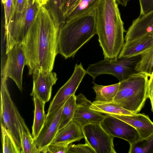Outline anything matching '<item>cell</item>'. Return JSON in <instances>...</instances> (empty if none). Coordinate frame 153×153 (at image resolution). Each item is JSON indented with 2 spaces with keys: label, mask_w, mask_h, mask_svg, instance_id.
I'll use <instances>...</instances> for the list:
<instances>
[{
  "label": "cell",
  "mask_w": 153,
  "mask_h": 153,
  "mask_svg": "<svg viewBox=\"0 0 153 153\" xmlns=\"http://www.w3.org/2000/svg\"><path fill=\"white\" fill-rule=\"evenodd\" d=\"M34 104V117L32 127V136L37 137L45 121L47 114L44 111L45 102L35 95L32 96Z\"/></svg>",
  "instance_id": "cell-20"
},
{
  "label": "cell",
  "mask_w": 153,
  "mask_h": 153,
  "mask_svg": "<svg viewBox=\"0 0 153 153\" xmlns=\"http://www.w3.org/2000/svg\"><path fill=\"white\" fill-rule=\"evenodd\" d=\"M130 0H116L118 4L122 6L126 7Z\"/></svg>",
  "instance_id": "cell-36"
},
{
  "label": "cell",
  "mask_w": 153,
  "mask_h": 153,
  "mask_svg": "<svg viewBox=\"0 0 153 153\" xmlns=\"http://www.w3.org/2000/svg\"><path fill=\"white\" fill-rule=\"evenodd\" d=\"M30 0H27V1L28 2V1H30Z\"/></svg>",
  "instance_id": "cell-40"
},
{
  "label": "cell",
  "mask_w": 153,
  "mask_h": 153,
  "mask_svg": "<svg viewBox=\"0 0 153 153\" xmlns=\"http://www.w3.org/2000/svg\"><path fill=\"white\" fill-rule=\"evenodd\" d=\"M90 108L100 114L109 115H130L134 114L113 101L101 102L95 101L92 103Z\"/></svg>",
  "instance_id": "cell-19"
},
{
  "label": "cell",
  "mask_w": 153,
  "mask_h": 153,
  "mask_svg": "<svg viewBox=\"0 0 153 153\" xmlns=\"http://www.w3.org/2000/svg\"><path fill=\"white\" fill-rule=\"evenodd\" d=\"M4 12V32H7L12 25L14 15V0H6L3 4Z\"/></svg>",
  "instance_id": "cell-28"
},
{
  "label": "cell",
  "mask_w": 153,
  "mask_h": 153,
  "mask_svg": "<svg viewBox=\"0 0 153 153\" xmlns=\"http://www.w3.org/2000/svg\"><path fill=\"white\" fill-rule=\"evenodd\" d=\"M50 0H33V2H35L39 7L45 5L47 4Z\"/></svg>",
  "instance_id": "cell-35"
},
{
  "label": "cell",
  "mask_w": 153,
  "mask_h": 153,
  "mask_svg": "<svg viewBox=\"0 0 153 153\" xmlns=\"http://www.w3.org/2000/svg\"><path fill=\"white\" fill-rule=\"evenodd\" d=\"M153 34V10L134 20L124 38L125 42Z\"/></svg>",
  "instance_id": "cell-14"
},
{
  "label": "cell",
  "mask_w": 153,
  "mask_h": 153,
  "mask_svg": "<svg viewBox=\"0 0 153 153\" xmlns=\"http://www.w3.org/2000/svg\"><path fill=\"white\" fill-rule=\"evenodd\" d=\"M69 0H62V11L65 8Z\"/></svg>",
  "instance_id": "cell-37"
},
{
  "label": "cell",
  "mask_w": 153,
  "mask_h": 153,
  "mask_svg": "<svg viewBox=\"0 0 153 153\" xmlns=\"http://www.w3.org/2000/svg\"><path fill=\"white\" fill-rule=\"evenodd\" d=\"M148 83V93L149 98L153 99V73L149 76Z\"/></svg>",
  "instance_id": "cell-34"
},
{
  "label": "cell",
  "mask_w": 153,
  "mask_h": 153,
  "mask_svg": "<svg viewBox=\"0 0 153 153\" xmlns=\"http://www.w3.org/2000/svg\"><path fill=\"white\" fill-rule=\"evenodd\" d=\"M76 106V96L74 94L66 101L63 106L59 131L73 120Z\"/></svg>",
  "instance_id": "cell-23"
},
{
  "label": "cell",
  "mask_w": 153,
  "mask_h": 153,
  "mask_svg": "<svg viewBox=\"0 0 153 153\" xmlns=\"http://www.w3.org/2000/svg\"><path fill=\"white\" fill-rule=\"evenodd\" d=\"M33 87L31 96L35 95L46 103L50 100L53 86L58 78L54 72L41 69L34 71L32 74Z\"/></svg>",
  "instance_id": "cell-11"
},
{
  "label": "cell",
  "mask_w": 153,
  "mask_h": 153,
  "mask_svg": "<svg viewBox=\"0 0 153 153\" xmlns=\"http://www.w3.org/2000/svg\"><path fill=\"white\" fill-rule=\"evenodd\" d=\"M67 153H95L94 149L86 143L77 145L70 144Z\"/></svg>",
  "instance_id": "cell-30"
},
{
  "label": "cell",
  "mask_w": 153,
  "mask_h": 153,
  "mask_svg": "<svg viewBox=\"0 0 153 153\" xmlns=\"http://www.w3.org/2000/svg\"><path fill=\"white\" fill-rule=\"evenodd\" d=\"M140 6V15H144L153 10V0H139Z\"/></svg>",
  "instance_id": "cell-31"
},
{
  "label": "cell",
  "mask_w": 153,
  "mask_h": 153,
  "mask_svg": "<svg viewBox=\"0 0 153 153\" xmlns=\"http://www.w3.org/2000/svg\"><path fill=\"white\" fill-rule=\"evenodd\" d=\"M6 54L7 58L1 69V77L11 78L22 91L23 71L26 65L22 44H16Z\"/></svg>",
  "instance_id": "cell-7"
},
{
  "label": "cell",
  "mask_w": 153,
  "mask_h": 153,
  "mask_svg": "<svg viewBox=\"0 0 153 153\" xmlns=\"http://www.w3.org/2000/svg\"><path fill=\"white\" fill-rule=\"evenodd\" d=\"M97 34L105 59H117L125 43L124 27L116 0H102L96 11Z\"/></svg>",
  "instance_id": "cell-2"
},
{
  "label": "cell",
  "mask_w": 153,
  "mask_h": 153,
  "mask_svg": "<svg viewBox=\"0 0 153 153\" xmlns=\"http://www.w3.org/2000/svg\"><path fill=\"white\" fill-rule=\"evenodd\" d=\"M63 107L53 113L47 115L44 124L39 134L37 137L33 138L40 153L42 149L51 143L59 131Z\"/></svg>",
  "instance_id": "cell-13"
},
{
  "label": "cell",
  "mask_w": 153,
  "mask_h": 153,
  "mask_svg": "<svg viewBox=\"0 0 153 153\" xmlns=\"http://www.w3.org/2000/svg\"><path fill=\"white\" fill-rule=\"evenodd\" d=\"M81 1V0H69L63 11V16L65 20L67 16Z\"/></svg>",
  "instance_id": "cell-33"
},
{
  "label": "cell",
  "mask_w": 153,
  "mask_h": 153,
  "mask_svg": "<svg viewBox=\"0 0 153 153\" xmlns=\"http://www.w3.org/2000/svg\"><path fill=\"white\" fill-rule=\"evenodd\" d=\"M140 56L116 59H105L89 65L86 71L87 74L95 80L98 76L103 74H110L115 76L119 82L122 81L137 72L135 66Z\"/></svg>",
  "instance_id": "cell-5"
},
{
  "label": "cell",
  "mask_w": 153,
  "mask_h": 153,
  "mask_svg": "<svg viewBox=\"0 0 153 153\" xmlns=\"http://www.w3.org/2000/svg\"><path fill=\"white\" fill-rule=\"evenodd\" d=\"M152 106V110L153 112V99L150 100Z\"/></svg>",
  "instance_id": "cell-38"
},
{
  "label": "cell",
  "mask_w": 153,
  "mask_h": 153,
  "mask_svg": "<svg viewBox=\"0 0 153 153\" xmlns=\"http://www.w3.org/2000/svg\"><path fill=\"white\" fill-rule=\"evenodd\" d=\"M1 143L3 153H20L21 150L17 146L9 130L1 123Z\"/></svg>",
  "instance_id": "cell-25"
},
{
  "label": "cell",
  "mask_w": 153,
  "mask_h": 153,
  "mask_svg": "<svg viewBox=\"0 0 153 153\" xmlns=\"http://www.w3.org/2000/svg\"><path fill=\"white\" fill-rule=\"evenodd\" d=\"M153 47V34H149L125 42L118 58L130 57L140 55Z\"/></svg>",
  "instance_id": "cell-15"
},
{
  "label": "cell",
  "mask_w": 153,
  "mask_h": 153,
  "mask_svg": "<svg viewBox=\"0 0 153 153\" xmlns=\"http://www.w3.org/2000/svg\"><path fill=\"white\" fill-rule=\"evenodd\" d=\"M96 11L67 20L60 26L58 52L65 59L74 57L79 50L97 34Z\"/></svg>",
  "instance_id": "cell-3"
},
{
  "label": "cell",
  "mask_w": 153,
  "mask_h": 153,
  "mask_svg": "<svg viewBox=\"0 0 153 153\" xmlns=\"http://www.w3.org/2000/svg\"><path fill=\"white\" fill-rule=\"evenodd\" d=\"M149 76L137 72L120 82L117 93L113 100L124 109L137 114L149 98L148 83Z\"/></svg>",
  "instance_id": "cell-4"
},
{
  "label": "cell",
  "mask_w": 153,
  "mask_h": 153,
  "mask_svg": "<svg viewBox=\"0 0 153 153\" xmlns=\"http://www.w3.org/2000/svg\"><path fill=\"white\" fill-rule=\"evenodd\" d=\"M85 143L95 153H116L114 137L108 133L100 124H89L82 127Z\"/></svg>",
  "instance_id": "cell-9"
},
{
  "label": "cell",
  "mask_w": 153,
  "mask_h": 153,
  "mask_svg": "<svg viewBox=\"0 0 153 153\" xmlns=\"http://www.w3.org/2000/svg\"><path fill=\"white\" fill-rule=\"evenodd\" d=\"M17 116L21 143V153H40L33 137L19 111Z\"/></svg>",
  "instance_id": "cell-18"
},
{
  "label": "cell",
  "mask_w": 153,
  "mask_h": 153,
  "mask_svg": "<svg viewBox=\"0 0 153 153\" xmlns=\"http://www.w3.org/2000/svg\"><path fill=\"white\" fill-rule=\"evenodd\" d=\"M130 146L128 153H153V133L130 144Z\"/></svg>",
  "instance_id": "cell-26"
},
{
  "label": "cell",
  "mask_w": 153,
  "mask_h": 153,
  "mask_svg": "<svg viewBox=\"0 0 153 153\" xmlns=\"http://www.w3.org/2000/svg\"><path fill=\"white\" fill-rule=\"evenodd\" d=\"M83 138L82 127L72 120L58 131L51 143H66L71 144L73 142L79 141Z\"/></svg>",
  "instance_id": "cell-17"
},
{
  "label": "cell",
  "mask_w": 153,
  "mask_h": 153,
  "mask_svg": "<svg viewBox=\"0 0 153 153\" xmlns=\"http://www.w3.org/2000/svg\"><path fill=\"white\" fill-rule=\"evenodd\" d=\"M76 106L73 120L82 127L89 124H100L105 115L90 108L91 102L82 94L76 96Z\"/></svg>",
  "instance_id": "cell-12"
},
{
  "label": "cell",
  "mask_w": 153,
  "mask_h": 153,
  "mask_svg": "<svg viewBox=\"0 0 153 153\" xmlns=\"http://www.w3.org/2000/svg\"><path fill=\"white\" fill-rule=\"evenodd\" d=\"M111 116L125 122L134 127L138 132L141 139L146 138L153 133V122L148 116L144 114L137 113L130 115Z\"/></svg>",
  "instance_id": "cell-16"
},
{
  "label": "cell",
  "mask_w": 153,
  "mask_h": 153,
  "mask_svg": "<svg viewBox=\"0 0 153 153\" xmlns=\"http://www.w3.org/2000/svg\"><path fill=\"white\" fill-rule=\"evenodd\" d=\"M93 82V88L96 94L95 101L101 102L113 101L119 88V82L108 85H99Z\"/></svg>",
  "instance_id": "cell-21"
},
{
  "label": "cell",
  "mask_w": 153,
  "mask_h": 153,
  "mask_svg": "<svg viewBox=\"0 0 153 153\" xmlns=\"http://www.w3.org/2000/svg\"><path fill=\"white\" fill-rule=\"evenodd\" d=\"M70 144L66 143H51L42 149L40 153H67Z\"/></svg>",
  "instance_id": "cell-29"
},
{
  "label": "cell",
  "mask_w": 153,
  "mask_h": 153,
  "mask_svg": "<svg viewBox=\"0 0 153 153\" xmlns=\"http://www.w3.org/2000/svg\"><path fill=\"white\" fill-rule=\"evenodd\" d=\"M135 69L137 72L145 73L149 76L153 73V47L142 53Z\"/></svg>",
  "instance_id": "cell-24"
},
{
  "label": "cell",
  "mask_w": 153,
  "mask_h": 153,
  "mask_svg": "<svg viewBox=\"0 0 153 153\" xmlns=\"http://www.w3.org/2000/svg\"><path fill=\"white\" fill-rule=\"evenodd\" d=\"M6 0H1L2 3L3 4H4Z\"/></svg>",
  "instance_id": "cell-39"
},
{
  "label": "cell",
  "mask_w": 153,
  "mask_h": 153,
  "mask_svg": "<svg viewBox=\"0 0 153 153\" xmlns=\"http://www.w3.org/2000/svg\"><path fill=\"white\" fill-rule=\"evenodd\" d=\"M7 78L1 77L0 123L9 130L17 146L21 150V143L17 114L19 111L8 89Z\"/></svg>",
  "instance_id": "cell-6"
},
{
  "label": "cell",
  "mask_w": 153,
  "mask_h": 153,
  "mask_svg": "<svg viewBox=\"0 0 153 153\" xmlns=\"http://www.w3.org/2000/svg\"><path fill=\"white\" fill-rule=\"evenodd\" d=\"M27 3V0H14L15 12L13 24H17L25 19Z\"/></svg>",
  "instance_id": "cell-27"
},
{
  "label": "cell",
  "mask_w": 153,
  "mask_h": 153,
  "mask_svg": "<svg viewBox=\"0 0 153 153\" xmlns=\"http://www.w3.org/2000/svg\"><path fill=\"white\" fill-rule=\"evenodd\" d=\"M53 4L56 14L59 19L60 24L65 22L63 14L62 0H53Z\"/></svg>",
  "instance_id": "cell-32"
},
{
  "label": "cell",
  "mask_w": 153,
  "mask_h": 153,
  "mask_svg": "<svg viewBox=\"0 0 153 153\" xmlns=\"http://www.w3.org/2000/svg\"><path fill=\"white\" fill-rule=\"evenodd\" d=\"M103 128L113 137L124 140L131 144L140 139L137 130L125 122L109 115L105 117L100 124Z\"/></svg>",
  "instance_id": "cell-10"
},
{
  "label": "cell",
  "mask_w": 153,
  "mask_h": 153,
  "mask_svg": "<svg viewBox=\"0 0 153 153\" xmlns=\"http://www.w3.org/2000/svg\"><path fill=\"white\" fill-rule=\"evenodd\" d=\"M87 74L81 64L76 63L74 72L67 81L58 90L51 101L47 115L60 109L66 101L75 92L83 78Z\"/></svg>",
  "instance_id": "cell-8"
},
{
  "label": "cell",
  "mask_w": 153,
  "mask_h": 153,
  "mask_svg": "<svg viewBox=\"0 0 153 153\" xmlns=\"http://www.w3.org/2000/svg\"><path fill=\"white\" fill-rule=\"evenodd\" d=\"M102 0H81L65 19V21L96 10Z\"/></svg>",
  "instance_id": "cell-22"
},
{
  "label": "cell",
  "mask_w": 153,
  "mask_h": 153,
  "mask_svg": "<svg viewBox=\"0 0 153 153\" xmlns=\"http://www.w3.org/2000/svg\"><path fill=\"white\" fill-rule=\"evenodd\" d=\"M60 25L55 11L45 5L38 7L33 24L22 43L29 75L39 69L52 71L56 57L59 53Z\"/></svg>",
  "instance_id": "cell-1"
}]
</instances>
